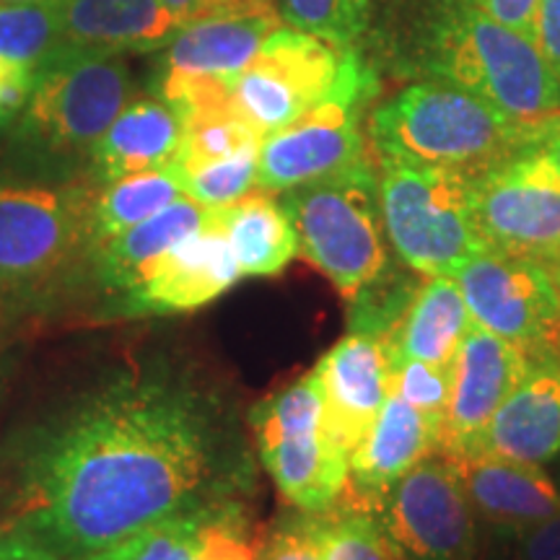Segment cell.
<instances>
[{
  "label": "cell",
  "instance_id": "7c38bea8",
  "mask_svg": "<svg viewBox=\"0 0 560 560\" xmlns=\"http://www.w3.org/2000/svg\"><path fill=\"white\" fill-rule=\"evenodd\" d=\"M350 50L283 24L236 75V107L262 138L270 136L332 94Z\"/></svg>",
  "mask_w": 560,
  "mask_h": 560
},
{
  "label": "cell",
  "instance_id": "83f0119b",
  "mask_svg": "<svg viewBox=\"0 0 560 560\" xmlns=\"http://www.w3.org/2000/svg\"><path fill=\"white\" fill-rule=\"evenodd\" d=\"M322 560H402L376 511L338 501L332 509L312 514Z\"/></svg>",
  "mask_w": 560,
  "mask_h": 560
},
{
  "label": "cell",
  "instance_id": "7a4b0ae2",
  "mask_svg": "<svg viewBox=\"0 0 560 560\" xmlns=\"http://www.w3.org/2000/svg\"><path fill=\"white\" fill-rule=\"evenodd\" d=\"M412 66L503 115L540 122L560 112V79L537 42L467 0H431L410 32Z\"/></svg>",
  "mask_w": 560,
  "mask_h": 560
},
{
  "label": "cell",
  "instance_id": "f546056e",
  "mask_svg": "<svg viewBox=\"0 0 560 560\" xmlns=\"http://www.w3.org/2000/svg\"><path fill=\"white\" fill-rule=\"evenodd\" d=\"M278 11L285 26L338 47H359L371 26L374 0H280Z\"/></svg>",
  "mask_w": 560,
  "mask_h": 560
},
{
  "label": "cell",
  "instance_id": "d4e9b609",
  "mask_svg": "<svg viewBox=\"0 0 560 560\" xmlns=\"http://www.w3.org/2000/svg\"><path fill=\"white\" fill-rule=\"evenodd\" d=\"M210 213H213V208L200 206V202L182 195L172 206L153 213L151 219L140 221L138 226L128 229L117 240L91 252L102 283L115 291H132L159 257H164L182 240L206 226Z\"/></svg>",
  "mask_w": 560,
  "mask_h": 560
},
{
  "label": "cell",
  "instance_id": "d6a6232c",
  "mask_svg": "<svg viewBox=\"0 0 560 560\" xmlns=\"http://www.w3.org/2000/svg\"><path fill=\"white\" fill-rule=\"evenodd\" d=\"M389 395L400 397L412 408L444 423L452 395V366L425 361H408L392 369Z\"/></svg>",
  "mask_w": 560,
  "mask_h": 560
},
{
  "label": "cell",
  "instance_id": "74e56055",
  "mask_svg": "<svg viewBox=\"0 0 560 560\" xmlns=\"http://www.w3.org/2000/svg\"><path fill=\"white\" fill-rule=\"evenodd\" d=\"M535 42L560 79V0H540L535 19Z\"/></svg>",
  "mask_w": 560,
  "mask_h": 560
},
{
  "label": "cell",
  "instance_id": "277c9868",
  "mask_svg": "<svg viewBox=\"0 0 560 560\" xmlns=\"http://www.w3.org/2000/svg\"><path fill=\"white\" fill-rule=\"evenodd\" d=\"M132 91L136 83L122 55L66 45L37 66L30 102L11 128V151L30 172L60 179L70 166L89 164Z\"/></svg>",
  "mask_w": 560,
  "mask_h": 560
},
{
  "label": "cell",
  "instance_id": "4316f807",
  "mask_svg": "<svg viewBox=\"0 0 560 560\" xmlns=\"http://www.w3.org/2000/svg\"><path fill=\"white\" fill-rule=\"evenodd\" d=\"M185 195L177 161L164 170L138 172L102 185L89 206V252L117 240Z\"/></svg>",
  "mask_w": 560,
  "mask_h": 560
},
{
  "label": "cell",
  "instance_id": "60d3db41",
  "mask_svg": "<svg viewBox=\"0 0 560 560\" xmlns=\"http://www.w3.org/2000/svg\"><path fill=\"white\" fill-rule=\"evenodd\" d=\"M540 149L545 151V156H548L552 161V166L560 172V120L556 128H552V132L548 138H545V143L540 145Z\"/></svg>",
  "mask_w": 560,
  "mask_h": 560
},
{
  "label": "cell",
  "instance_id": "603a6c76",
  "mask_svg": "<svg viewBox=\"0 0 560 560\" xmlns=\"http://www.w3.org/2000/svg\"><path fill=\"white\" fill-rule=\"evenodd\" d=\"M62 42L104 55L164 50L179 30L159 0H58Z\"/></svg>",
  "mask_w": 560,
  "mask_h": 560
},
{
  "label": "cell",
  "instance_id": "ab89813d",
  "mask_svg": "<svg viewBox=\"0 0 560 560\" xmlns=\"http://www.w3.org/2000/svg\"><path fill=\"white\" fill-rule=\"evenodd\" d=\"M3 545L9 560H60V556H55L50 548H45L39 540H34V537L26 535L24 529L3 535Z\"/></svg>",
  "mask_w": 560,
  "mask_h": 560
},
{
  "label": "cell",
  "instance_id": "2e32d148",
  "mask_svg": "<svg viewBox=\"0 0 560 560\" xmlns=\"http://www.w3.org/2000/svg\"><path fill=\"white\" fill-rule=\"evenodd\" d=\"M529 363L520 348L472 322L452 363V395L441 454L462 452L472 444L527 374Z\"/></svg>",
  "mask_w": 560,
  "mask_h": 560
},
{
  "label": "cell",
  "instance_id": "b9f144b4",
  "mask_svg": "<svg viewBox=\"0 0 560 560\" xmlns=\"http://www.w3.org/2000/svg\"><path fill=\"white\" fill-rule=\"evenodd\" d=\"M5 3H21V5H55L58 0H5Z\"/></svg>",
  "mask_w": 560,
  "mask_h": 560
},
{
  "label": "cell",
  "instance_id": "4fadbf2b",
  "mask_svg": "<svg viewBox=\"0 0 560 560\" xmlns=\"http://www.w3.org/2000/svg\"><path fill=\"white\" fill-rule=\"evenodd\" d=\"M376 514L402 560L475 558V511L441 454L402 475Z\"/></svg>",
  "mask_w": 560,
  "mask_h": 560
},
{
  "label": "cell",
  "instance_id": "f35d334b",
  "mask_svg": "<svg viewBox=\"0 0 560 560\" xmlns=\"http://www.w3.org/2000/svg\"><path fill=\"white\" fill-rule=\"evenodd\" d=\"M166 11L182 24H190V21L219 16L226 11H240L247 5L257 3V0H159Z\"/></svg>",
  "mask_w": 560,
  "mask_h": 560
},
{
  "label": "cell",
  "instance_id": "836d02e7",
  "mask_svg": "<svg viewBox=\"0 0 560 560\" xmlns=\"http://www.w3.org/2000/svg\"><path fill=\"white\" fill-rule=\"evenodd\" d=\"M260 560H322L312 514L283 522L262 542Z\"/></svg>",
  "mask_w": 560,
  "mask_h": 560
},
{
  "label": "cell",
  "instance_id": "3957f363",
  "mask_svg": "<svg viewBox=\"0 0 560 560\" xmlns=\"http://www.w3.org/2000/svg\"><path fill=\"white\" fill-rule=\"evenodd\" d=\"M560 120L524 122L444 81H420L374 109L369 140L376 156H392L465 177L540 149Z\"/></svg>",
  "mask_w": 560,
  "mask_h": 560
},
{
  "label": "cell",
  "instance_id": "cb8c5ba5",
  "mask_svg": "<svg viewBox=\"0 0 560 560\" xmlns=\"http://www.w3.org/2000/svg\"><path fill=\"white\" fill-rule=\"evenodd\" d=\"M472 322L457 280L452 276H429L382 340L389 366H402L408 361L452 366Z\"/></svg>",
  "mask_w": 560,
  "mask_h": 560
},
{
  "label": "cell",
  "instance_id": "e575fe53",
  "mask_svg": "<svg viewBox=\"0 0 560 560\" xmlns=\"http://www.w3.org/2000/svg\"><path fill=\"white\" fill-rule=\"evenodd\" d=\"M37 68L24 66V62L0 58V138L11 132L19 115L30 102Z\"/></svg>",
  "mask_w": 560,
  "mask_h": 560
},
{
  "label": "cell",
  "instance_id": "30bf717a",
  "mask_svg": "<svg viewBox=\"0 0 560 560\" xmlns=\"http://www.w3.org/2000/svg\"><path fill=\"white\" fill-rule=\"evenodd\" d=\"M472 219L488 249L560 268V172L542 149L472 177Z\"/></svg>",
  "mask_w": 560,
  "mask_h": 560
},
{
  "label": "cell",
  "instance_id": "1f68e13d",
  "mask_svg": "<svg viewBox=\"0 0 560 560\" xmlns=\"http://www.w3.org/2000/svg\"><path fill=\"white\" fill-rule=\"evenodd\" d=\"M387 270L350 299L353 301V310H350V332H363L371 335V338L384 340L392 327L397 325V319L402 317L405 310H408L410 299L418 291L416 280L397 270Z\"/></svg>",
  "mask_w": 560,
  "mask_h": 560
},
{
  "label": "cell",
  "instance_id": "ac0fdd59",
  "mask_svg": "<svg viewBox=\"0 0 560 560\" xmlns=\"http://www.w3.org/2000/svg\"><path fill=\"white\" fill-rule=\"evenodd\" d=\"M452 465L475 514L503 535L516 537L560 514V488L540 465L493 454H441Z\"/></svg>",
  "mask_w": 560,
  "mask_h": 560
},
{
  "label": "cell",
  "instance_id": "44dd1931",
  "mask_svg": "<svg viewBox=\"0 0 560 560\" xmlns=\"http://www.w3.org/2000/svg\"><path fill=\"white\" fill-rule=\"evenodd\" d=\"M462 452L540 467L556 457L560 452V359L532 361L490 423Z\"/></svg>",
  "mask_w": 560,
  "mask_h": 560
},
{
  "label": "cell",
  "instance_id": "7402d4cb",
  "mask_svg": "<svg viewBox=\"0 0 560 560\" xmlns=\"http://www.w3.org/2000/svg\"><path fill=\"white\" fill-rule=\"evenodd\" d=\"M182 136L185 125L170 102L156 94L130 100L91 151L89 177L102 187L128 174L164 170L179 159Z\"/></svg>",
  "mask_w": 560,
  "mask_h": 560
},
{
  "label": "cell",
  "instance_id": "484cf974",
  "mask_svg": "<svg viewBox=\"0 0 560 560\" xmlns=\"http://www.w3.org/2000/svg\"><path fill=\"white\" fill-rule=\"evenodd\" d=\"M215 221L226 234L242 276H278L299 255L296 231L283 202L260 187L215 208Z\"/></svg>",
  "mask_w": 560,
  "mask_h": 560
},
{
  "label": "cell",
  "instance_id": "8fae6325",
  "mask_svg": "<svg viewBox=\"0 0 560 560\" xmlns=\"http://www.w3.org/2000/svg\"><path fill=\"white\" fill-rule=\"evenodd\" d=\"M454 280L480 327L529 361L560 359V289L545 265L482 249Z\"/></svg>",
  "mask_w": 560,
  "mask_h": 560
},
{
  "label": "cell",
  "instance_id": "ee69618b",
  "mask_svg": "<svg viewBox=\"0 0 560 560\" xmlns=\"http://www.w3.org/2000/svg\"><path fill=\"white\" fill-rule=\"evenodd\" d=\"M552 278H556V283H558V289H560V268L552 272Z\"/></svg>",
  "mask_w": 560,
  "mask_h": 560
},
{
  "label": "cell",
  "instance_id": "7bdbcfd3",
  "mask_svg": "<svg viewBox=\"0 0 560 560\" xmlns=\"http://www.w3.org/2000/svg\"><path fill=\"white\" fill-rule=\"evenodd\" d=\"M0 560H9V556H5V545H3V537H0Z\"/></svg>",
  "mask_w": 560,
  "mask_h": 560
},
{
  "label": "cell",
  "instance_id": "ba28073f",
  "mask_svg": "<svg viewBox=\"0 0 560 560\" xmlns=\"http://www.w3.org/2000/svg\"><path fill=\"white\" fill-rule=\"evenodd\" d=\"M91 198L75 179L0 174V291L37 289L89 252Z\"/></svg>",
  "mask_w": 560,
  "mask_h": 560
},
{
  "label": "cell",
  "instance_id": "ffe728a7",
  "mask_svg": "<svg viewBox=\"0 0 560 560\" xmlns=\"http://www.w3.org/2000/svg\"><path fill=\"white\" fill-rule=\"evenodd\" d=\"M262 542L234 506H195L70 560H260Z\"/></svg>",
  "mask_w": 560,
  "mask_h": 560
},
{
  "label": "cell",
  "instance_id": "5b68a950",
  "mask_svg": "<svg viewBox=\"0 0 560 560\" xmlns=\"http://www.w3.org/2000/svg\"><path fill=\"white\" fill-rule=\"evenodd\" d=\"M384 234L412 272L457 276L488 249L472 219V177L376 156Z\"/></svg>",
  "mask_w": 560,
  "mask_h": 560
},
{
  "label": "cell",
  "instance_id": "d590c367",
  "mask_svg": "<svg viewBox=\"0 0 560 560\" xmlns=\"http://www.w3.org/2000/svg\"><path fill=\"white\" fill-rule=\"evenodd\" d=\"M511 560H560V514L514 537Z\"/></svg>",
  "mask_w": 560,
  "mask_h": 560
},
{
  "label": "cell",
  "instance_id": "8992f818",
  "mask_svg": "<svg viewBox=\"0 0 560 560\" xmlns=\"http://www.w3.org/2000/svg\"><path fill=\"white\" fill-rule=\"evenodd\" d=\"M299 255L346 299L389 268L374 159L338 177L283 192Z\"/></svg>",
  "mask_w": 560,
  "mask_h": 560
},
{
  "label": "cell",
  "instance_id": "8d00e7d4",
  "mask_svg": "<svg viewBox=\"0 0 560 560\" xmlns=\"http://www.w3.org/2000/svg\"><path fill=\"white\" fill-rule=\"evenodd\" d=\"M467 3L488 13L490 19L501 21L503 26H511V30L535 39V19L540 0H467Z\"/></svg>",
  "mask_w": 560,
  "mask_h": 560
},
{
  "label": "cell",
  "instance_id": "e0dca14e",
  "mask_svg": "<svg viewBox=\"0 0 560 560\" xmlns=\"http://www.w3.org/2000/svg\"><path fill=\"white\" fill-rule=\"evenodd\" d=\"M280 26L283 19L270 0L182 24L164 50H159L156 73L223 81L234 86L236 75Z\"/></svg>",
  "mask_w": 560,
  "mask_h": 560
},
{
  "label": "cell",
  "instance_id": "9a60e30c",
  "mask_svg": "<svg viewBox=\"0 0 560 560\" xmlns=\"http://www.w3.org/2000/svg\"><path fill=\"white\" fill-rule=\"evenodd\" d=\"M240 278L242 268L213 208L206 226L182 240L143 272L136 289L128 291V306L138 314L192 312L226 293Z\"/></svg>",
  "mask_w": 560,
  "mask_h": 560
},
{
  "label": "cell",
  "instance_id": "4dcf8cb0",
  "mask_svg": "<svg viewBox=\"0 0 560 560\" xmlns=\"http://www.w3.org/2000/svg\"><path fill=\"white\" fill-rule=\"evenodd\" d=\"M257 153L260 151H247L195 166L177 164L185 195L206 208H223L244 198L257 187Z\"/></svg>",
  "mask_w": 560,
  "mask_h": 560
},
{
  "label": "cell",
  "instance_id": "f1b7e54d",
  "mask_svg": "<svg viewBox=\"0 0 560 560\" xmlns=\"http://www.w3.org/2000/svg\"><path fill=\"white\" fill-rule=\"evenodd\" d=\"M62 47L66 42L55 5H21L0 0V58L37 68Z\"/></svg>",
  "mask_w": 560,
  "mask_h": 560
},
{
  "label": "cell",
  "instance_id": "5bb4252c",
  "mask_svg": "<svg viewBox=\"0 0 560 560\" xmlns=\"http://www.w3.org/2000/svg\"><path fill=\"white\" fill-rule=\"evenodd\" d=\"M444 444V423L389 395L361 444L350 452L348 486L340 501L380 511L389 488Z\"/></svg>",
  "mask_w": 560,
  "mask_h": 560
},
{
  "label": "cell",
  "instance_id": "d6986e66",
  "mask_svg": "<svg viewBox=\"0 0 560 560\" xmlns=\"http://www.w3.org/2000/svg\"><path fill=\"white\" fill-rule=\"evenodd\" d=\"M325 397V423L348 454L361 444L389 397L392 366L380 338L350 332L314 369Z\"/></svg>",
  "mask_w": 560,
  "mask_h": 560
},
{
  "label": "cell",
  "instance_id": "9c48e42d",
  "mask_svg": "<svg viewBox=\"0 0 560 560\" xmlns=\"http://www.w3.org/2000/svg\"><path fill=\"white\" fill-rule=\"evenodd\" d=\"M255 431L265 470L285 501L304 514H319L342 499L348 454L327 431L317 371L262 402L255 412Z\"/></svg>",
  "mask_w": 560,
  "mask_h": 560
},
{
  "label": "cell",
  "instance_id": "6da1fadb",
  "mask_svg": "<svg viewBox=\"0 0 560 560\" xmlns=\"http://www.w3.org/2000/svg\"><path fill=\"white\" fill-rule=\"evenodd\" d=\"M215 436L202 400L166 374H122L26 441L21 527L81 558L202 506Z\"/></svg>",
  "mask_w": 560,
  "mask_h": 560
},
{
  "label": "cell",
  "instance_id": "52a82bcc",
  "mask_svg": "<svg viewBox=\"0 0 560 560\" xmlns=\"http://www.w3.org/2000/svg\"><path fill=\"white\" fill-rule=\"evenodd\" d=\"M374 96V70L359 50H350L332 94L299 120L262 138L257 153V187L283 195L371 161L363 120Z\"/></svg>",
  "mask_w": 560,
  "mask_h": 560
}]
</instances>
